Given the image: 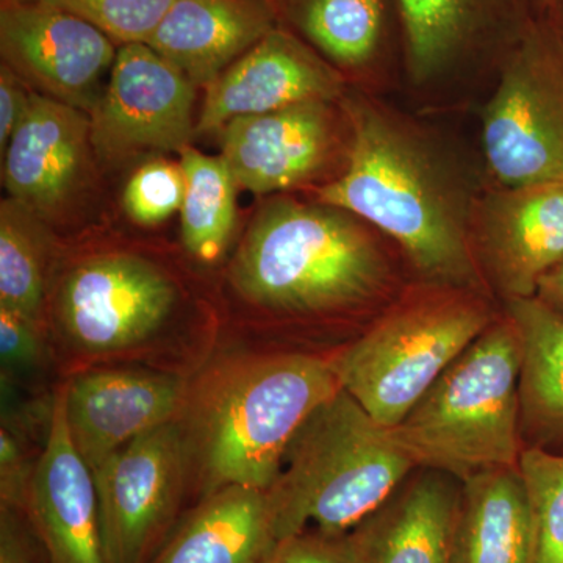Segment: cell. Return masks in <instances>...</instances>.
Returning <instances> with one entry per match:
<instances>
[{"mask_svg":"<svg viewBox=\"0 0 563 563\" xmlns=\"http://www.w3.org/2000/svg\"><path fill=\"white\" fill-rule=\"evenodd\" d=\"M531 501L518 466L462 481L451 563H532Z\"/></svg>","mask_w":563,"mask_h":563,"instance_id":"obj_22","label":"cell"},{"mask_svg":"<svg viewBox=\"0 0 563 563\" xmlns=\"http://www.w3.org/2000/svg\"><path fill=\"white\" fill-rule=\"evenodd\" d=\"M390 0H290L291 20L324 57L362 68L380 54L387 38Z\"/></svg>","mask_w":563,"mask_h":563,"instance_id":"obj_24","label":"cell"},{"mask_svg":"<svg viewBox=\"0 0 563 563\" xmlns=\"http://www.w3.org/2000/svg\"><path fill=\"white\" fill-rule=\"evenodd\" d=\"M479 247L507 301L533 298L540 279L563 261V180L506 188L488 198Z\"/></svg>","mask_w":563,"mask_h":563,"instance_id":"obj_15","label":"cell"},{"mask_svg":"<svg viewBox=\"0 0 563 563\" xmlns=\"http://www.w3.org/2000/svg\"><path fill=\"white\" fill-rule=\"evenodd\" d=\"M407 68L428 80L488 43L509 52L537 20L536 0H398Z\"/></svg>","mask_w":563,"mask_h":563,"instance_id":"obj_18","label":"cell"},{"mask_svg":"<svg viewBox=\"0 0 563 563\" xmlns=\"http://www.w3.org/2000/svg\"><path fill=\"white\" fill-rule=\"evenodd\" d=\"M187 191L181 206V242L192 258L213 263L228 250L235 228V177L224 157L185 147L180 152Z\"/></svg>","mask_w":563,"mask_h":563,"instance_id":"obj_25","label":"cell"},{"mask_svg":"<svg viewBox=\"0 0 563 563\" xmlns=\"http://www.w3.org/2000/svg\"><path fill=\"white\" fill-rule=\"evenodd\" d=\"M120 44L95 24L46 2H2L0 52L32 91L92 110Z\"/></svg>","mask_w":563,"mask_h":563,"instance_id":"obj_11","label":"cell"},{"mask_svg":"<svg viewBox=\"0 0 563 563\" xmlns=\"http://www.w3.org/2000/svg\"><path fill=\"white\" fill-rule=\"evenodd\" d=\"M518 470L531 501L532 563H563V455L532 446L521 451Z\"/></svg>","mask_w":563,"mask_h":563,"instance_id":"obj_27","label":"cell"},{"mask_svg":"<svg viewBox=\"0 0 563 563\" xmlns=\"http://www.w3.org/2000/svg\"><path fill=\"white\" fill-rule=\"evenodd\" d=\"M172 280L135 255L88 258L63 282L58 321L87 355H118L152 339L173 312Z\"/></svg>","mask_w":563,"mask_h":563,"instance_id":"obj_9","label":"cell"},{"mask_svg":"<svg viewBox=\"0 0 563 563\" xmlns=\"http://www.w3.org/2000/svg\"><path fill=\"white\" fill-rule=\"evenodd\" d=\"M483 140L488 168L504 187L563 180V46L543 16L504 58Z\"/></svg>","mask_w":563,"mask_h":563,"instance_id":"obj_7","label":"cell"},{"mask_svg":"<svg viewBox=\"0 0 563 563\" xmlns=\"http://www.w3.org/2000/svg\"><path fill=\"white\" fill-rule=\"evenodd\" d=\"M46 250L38 214L16 199H3L0 203V309L40 321Z\"/></svg>","mask_w":563,"mask_h":563,"instance_id":"obj_26","label":"cell"},{"mask_svg":"<svg viewBox=\"0 0 563 563\" xmlns=\"http://www.w3.org/2000/svg\"><path fill=\"white\" fill-rule=\"evenodd\" d=\"M492 324L484 303L433 296L398 307L332 358L340 387L374 420L395 428Z\"/></svg>","mask_w":563,"mask_h":563,"instance_id":"obj_6","label":"cell"},{"mask_svg":"<svg viewBox=\"0 0 563 563\" xmlns=\"http://www.w3.org/2000/svg\"><path fill=\"white\" fill-rule=\"evenodd\" d=\"M92 477L111 563H151L180 520L188 487L180 421L136 437Z\"/></svg>","mask_w":563,"mask_h":563,"instance_id":"obj_8","label":"cell"},{"mask_svg":"<svg viewBox=\"0 0 563 563\" xmlns=\"http://www.w3.org/2000/svg\"><path fill=\"white\" fill-rule=\"evenodd\" d=\"M542 16L550 22L551 27H553L555 35H558L563 46V0H558L553 9L547 11Z\"/></svg>","mask_w":563,"mask_h":563,"instance_id":"obj_36","label":"cell"},{"mask_svg":"<svg viewBox=\"0 0 563 563\" xmlns=\"http://www.w3.org/2000/svg\"><path fill=\"white\" fill-rule=\"evenodd\" d=\"M190 387L180 376L139 368H92L70 377L66 422L77 453L95 472L136 437L179 420Z\"/></svg>","mask_w":563,"mask_h":563,"instance_id":"obj_12","label":"cell"},{"mask_svg":"<svg viewBox=\"0 0 563 563\" xmlns=\"http://www.w3.org/2000/svg\"><path fill=\"white\" fill-rule=\"evenodd\" d=\"M231 274L236 291L254 306L310 314L379 298L390 266L354 214L324 203L276 201L255 217Z\"/></svg>","mask_w":563,"mask_h":563,"instance_id":"obj_3","label":"cell"},{"mask_svg":"<svg viewBox=\"0 0 563 563\" xmlns=\"http://www.w3.org/2000/svg\"><path fill=\"white\" fill-rule=\"evenodd\" d=\"M340 388L331 361L314 355L221 362L190 388L179 418L188 485L201 498L228 485L268 490L295 433Z\"/></svg>","mask_w":563,"mask_h":563,"instance_id":"obj_1","label":"cell"},{"mask_svg":"<svg viewBox=\"0 0 563 563\" xmlns=\"http://www.w3.org/2000/svg\"><path fill=\"white\" fill-rule=\"evenodd\" d=\"M346 172L317 191L318 202L379 229L426 280L477 288L479 273L457 198L421 144L366 102L350 106Z\"/></svg>","mask_w":563,"mask_h":563,"instance_id":"obj_2","label":"cell"},{"mask_svg":"<svg viewBox=\"0 0 563 563\" xmlns=\"http://www.w3.org/2000/svg\"><path fill=\"white\" fill-rule=\"evenodd\" d=\"M187 191L184 168L180 163L166 158L141 165L125 185V213L140 225H157L181 210Z\"/></svg>","mask_w":563,"mask_h":563,"instance_id":"obj_29","label":"cell"},{"mask_svg":"<svg viewBox=\"0 0 563 563\" xmlns=\"http://www.w3.org/2000/svg\"><path fill=\"white\" fill-rule=\"evenodd\" d=\"M27 515L2 507L0 509V563H38L32 531L25 528Z\"/></svg>","mask_w":563,"mask_h":563,"instance_id":"obj_34","label":"cell"},{"mask_svg":"<svg viewBox=\"0 0 563 563\" xmlns=\"http://www.w3.org/2000/svg\"><path fill=\"white\" fill-rule=\"evenodd\" d=\"M415 470L390 428L340 388L302 422L266 490L276 540L354 531Z\"/></svg>","mask_w":563,"mask_h":563,"instance_id":"obj_4","label":"cell"},{"mask_svg":"<svg viewBox=\"0 0 563 563\" xmlns=\"http://www.w3.org/2000/svg\"><path fill=\"white\" fill-rule=\"evenodd\" d=\"M91 144L84 110L32 91L24 121L3 157V184L40 218L54 213L81 179Z\"/></svg>","mask_w":563,"mask_h":563,"instance_id":"obj_17","label":"cell"},{"mask_svg":"<svg viewBox=\"0 0 563 563\" xmlns=\"http://www.w3.org/2000/svg\"><path fill=\"white\" fill-rule=\"evenodd\" d=\"M192 103L195 85L180 69L146 43L122 44L92 109L91 146L106 163L181 152L195 133Z\"/></svg>","mask_w":563,"mask_h":563,"instance_id":"obj_10","label":"cell"},{"mask_svg":"<svg viewBox=\"0 0 563 563\" xmlns=\"http://www.w3.org/2000/svg\"><path fill=\"white\" fill-rule=\"evenodd\" d=\"M0 355L7 368L29 369L40 365L44 346L38 322L0 309Z\"/></svg>","mask_w":563,"mask_h":563,"instance_id":"obj_31","label":"cell"},{"mask_svg":"<svg viewBox=\"0 0 563 563\" xmlns=\"http://www.w3.org/2000/svg\"><path fill=\"white\" fill-rule=\"evenodd\" d=\"M342 77L295 33L277 25L207 87L199 132L221 131L235 118L303 102H328Z\"/></svg>","mask_w":563,"mask_h":563,"instance_id":"obj_13","label":"cell"},{"mask_svg":"<svg viewBox=\"0 0 563 563\" xmlns=\"http://www.w3.org/2000/svg\"><path fill=\"white\" fill-rule=\"evenodd\" d=\"M536 296L555 312L563 314V261L540 279Z\"/></svg>","mask_w":563,"mask_h":563,"instance_id":"obj_35","label":"cell"},{"mask_svg":"<svg viewBox=\"0 0 563 563\" xmlns=\"http://www.w3.org/2000/svg\"><path fill=\"white\" fill-rule=\"evenodd\" d=\"M325 102H303L235 118L221 129L222 157L239 187L255 195L287 190L320 172L332 146Z\"/></svg>","mask_w":563,"mask_h":563,"instance_id":"obj_16","label":"cell"},{"mask_svg":"<svg viewBox=\"0 0 563 563\" xmlns=\"http://www.w3.org/2000/svg\"><path fill=\"white\" fill-rule=\"evenodd\" d=\"M25 515L47 563H111L95 477L70 440L63 388L52 402L46 444L35 463Z\"/></svg>","mask_w":563,"mask_h":563,"instance_id":"obj_14","label":"cell"},{"mask_svg":"<svg viewBox=\"0 0 563 563\" xmlns=\"http://www.w3.org/2000/svg\"><path fill=\"white\" fill-rule=\"evenodd\" d=\"M2 2L35 3V2H43V0H2Z\"/></svg>","mask_w":563,"mask_h":563,"instance_id":"obj_38","label":"cell"},{"mask_svg":"<svg viewBox=\"0 0 563 563\" xmlns=\"http://www.w3.org/2000/svg\"><path fill=\"white\" fill-rule=\"evenodd\" d=\"M277 25L274 0H174L146 44L209 87Z\"/></svg>","mask_w":563,"mask_h":563,"instance_id":"obj_19","label":"cell"},{"mask_svg":"<svg viewBox=\"0 0 563 563\" xmlns=\"http://www.w3.org/2000/svg\"><path fill=\"white\" fill-rule=\"evenodd\" d=\"M35 465H29L20 437L5 422L0 429V499L2 507L25 514Z\"/></svg>","mask_w":563,"mask_h":563,"instance_id":"obj_32","label":"cell"},{"mask_svg":"<svg viewBox=\"0 0 563 563\" xmlns=\"http://www.w3.org/2000/svg\"><path fill=\"white\" fill-rule=\"evenodd\" d=\"M462 481L417 468L363 523V563H451Z\"/></svg>","mask_w":563,"mask_h":563,"instance_id":"obj_20","label":"cell"},{"mask_svg":"<svg viewBox=\"0 0 563 563\" xmlns=\"http://www.w3.org/2000/svg\"><path fill=\"white\" fill-rule=\"evenodd\" d=\"M106 32L114 43H147L174 0H43Z\"/></svg>","mask_w":563,"mask_h":563,"instance_id":"obj_28","label":"cell"},{"mask_svg":"<svg viewBox=\"0 0 563 563\" xmlns=\"http://www.w3.org/2000/svg\"><path fill=\"white\" fill-rule=\"evenodd\" d=\"M521 346L520 426L542 442L563 440V314L533 298L510 299Z\"/></svg>","mask_w":563,"mask_h":563,"instance_id":"obj_23","label":"cell"},{"mask_svg":"<svg viewBox=\"0 0 563 563\" xmlns=\"http://www.w3.org/2000/svg\"><path fill=\"white\" fill-rule=\"evenodd\" d=\"M521 346L507 317L487 329L433 383L393 439L417 468L465 481L520 462Z\"/></svg>","mask_w":563,"mask_h":563,"instance_id":"obj_5","label":"cell"},{"mask_svg":"<svg viewBox=\"0 0 563 563\" xmlns=\"http://www.w3.org/2000/svg\"><path fill=\"white\" fill-rule=\"evenodd\" d=\"M555 2H558V0H536L537 13H539V16H542L547 11L553 9Z\"/></svg>","mask_w":563,"mask_h":563,"instance_id":"obj_37","label":"cell"},{"mask_svg":"<svg viewBox=\"0 0 563 563\" xmlns=\"http://www.w3.org/2000/svg\"><path fill=\"white\" fill-rule=\"evenodd\" d=\"M276 542L266 492L228 485L177 521L151 563H262Z\"/></svg>","mask_w":563,"mask_h":563,"instance_id":"obj_21","label":"cell"},{"mask_svg":"<svg viewBox=\"0 0 563 563\" xmlns=\"http://www.w3.org/2000/svg\"><path fill=\"white\" fill-rule=\"evenodd\" d=\"M262 563H363L357 532L328 533L306 529L277 540Z\"/></svg>","mask_w":563,"mask_h":563,"instance_id":"obj_30","label":"cell"},{"mask_svg":"<svg viewBox=\"0 0 563 563\" xmlns=\"http://www.w3.org/2000/svg\"><path fill=\"white\" fill-rule=\"evenodd\" d=\"M32 90L5 63L0 65V151L5 154L11 136L31 107Z\"/></svg>","mask_w":563,"mask_h":563,"instance_id":"obj_33","label":"cell"}]
</instances>
